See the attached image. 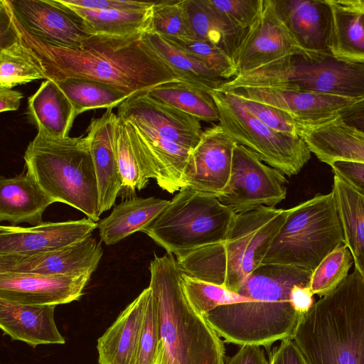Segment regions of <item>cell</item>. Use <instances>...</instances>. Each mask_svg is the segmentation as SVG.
<instances>
[{
    "label": "cell",
    "mask_w": 364,
    "mask_h": 364,
    "mask_svg": "<svg viewBox=\"0 0 364 364\" xmlns=\"http://www.w3.org/2000/svg\"><path fill=\"white\" fill-rule=\"evenodd\" d=\"M332 9L331 51L336 58L364 63L363 14L345 7L336 0H328Z\"/></svg>",
    "instance_id": "cell-32"
},
{
    "label": "cell",
    "mask_w": 364,
    "mask_h": 364,
    "mask_svg": "<svg viewBox=\"0 0 364 364\" xmlns=\"http://www.w3.org/2000/svg\"><path fill=\"white\" fill-rule=\"evenodd\" d=\"M329 166L334 176L364 196V163L337 161Z\"/></svg>",
    "instance_id": "cell-45"
},
{
    "label": "cell",
    "mask_w": 364,
    "mask_h": 364,
    "mask_svg": "<svg viewBox=\"0 0 364 364\" xmlns=\"http://www.w3.org/2000/svg\"><path fill=\"white\" fill-rule=\"evenodd\" d=\"M338 118L345 124L364 132V99L341 110Z\"/></svg>",
    "instance_id": "cell-49"
},
{
    "label": "cell",
    "mask_w": 364,
    "mask_h": 364,
    "mask_svg": "<svg viewBox=\"0 0 364 364\" xmlns=\"http://www.w3.org/2000/svg\"><path fill=\"white\" fill-rule=\"evenodd\" d=\"M15 38V37H14ZM47 77L28 48L15 41L1 48L0 87H14Z\"/></svg>",
    "instance_id": "cell-36"
},
{
    "label": "cell",
    "mask_w": 364,
    "mask_h": 364,
    "mask_svg": "<svg viewBox=\"0 0 364 364\" xmlns=\"http://www.w3.org/2000/svg\"><path fill=\"white\" fill-rule=\"evenodd\" d=\"M269 364H307L291 338L282 341L269 354Z\"/></svg>",
    "instance_id": "cell-46"
},
{
    "label": "cell",
    "mask_w": 364,
    "mask_h": 364,
    "mask_svg": "<svg viewBox=\"0 0 364 364\" xmlns=\"http://www.w3.org/2000/svg\"><path fill=\"white\" fill-rule=\"evenodd\" d=\"M1 11L15 38L28 48L47 79H92L111 85L130 97L161 85L183 81L149 47L144 33L93 35L78 49L55 48L24 30L4 0Z\"/></svg>",
    "instance_id": "cell-1"
},
{
    "label": "cell",
    "mask_w": 364,
    "mask_h": 364,
    "mask_svg": "<svg viewBox=\"0 0 364 364\" xmlns=\"http://www.w3.org/2000/svg\"><path fill=\"white\" fill-rule=\"evenodd\" d=\"M91 275L0 273V299L26 305L69 304L80 299Z\"/></svg>",
    "instance_id": "cell-18"
},
{
    "label": "cell",
    "mask_w": 364,
    "mask_h": 364,
    "mask_svg": "<svg viewBox=\"0 0 364 364\" xmlns=\"http://www.w3.org/2000/svg\"><path fill=\"white\" fill-rule=\"evenodd\" d=\"M287 183L283 173L237 143L228 184L217 198L236 214L262 206L275 208L286 198Z\"/></svg>",
    "instance_id": "cell-11"
},
{
    "label": "cell",
    "mask_w": 364,
    "mask_h": 364,
    "mask_svg": "<svg viewBox=\"0 0 364 364\" xmlns=\"http://www.w3.org/2000/svg\"><path fill=\"white\" fill-rule=\"evenodd\" d=\"M194 37L221 49L234 61L249 29L235 26L208 0H183Z\"/></svg>",
    "instance_id": "cell-28"
},
{
    "label": "cell",
    "mask_w": 364,
    "mask_h": 364,
    "mask_svg": "<svg viewBox=\"0 0 364 364\" xmlns=\"http://www.w3.org/2000/svg\"><path fill=\"white\" fill-rule=\"evenodd\" d=\"M102 255V242L91 235L58 250L32 255H0V273L48 276L92 274Z\"/></svg>",
    "instance_id": "cell-15"
},
{
    "label": "cell",
    "mask_w": 364,
    "mask_h": 364,
    "mask_svg": "<svg viewBox=\"0 0 364 364\" xmlns=\"http://www.w3.org/2000/svg\"><path fill=\"white\" fill-rule=\"evenodd\" d=\"M236 144L220 124L204 130L188 157L183 188L218 197L229 182Z\"/></svg>",
    "instance_id": "cell-13"
},
{
    "label": "cell",
    "mask_w": 364,
    "mask_h": 364,
    "mask_svg": "<svg viewBox=\"0 0 364 364\" xmlns=\"http://www.w3.org/2000/svg\"><path fill=\"white\" fill-rule=\"evenodd\" d=\"M225 364H269V363L262 347L242 346Z\"/></svg>",
    "instance_id": "cell-47"
},
{
    "label": "cell",
    "mask_w": 364,
    "mask_h": 364,
    "mask_svg": "<svg viewBox=\"0 0 364 364\" xmlns=\"http://www.w3.org/2000/svg\"><path fill=\"white\" fill-rule=\"evenodd\" d=\"M147 32L164 38L194 37L183 0L156 1Z\"/></svg>",
    "instance_id": "cell-40"
},
{
    "label": "cell",
    "mask_w": 364,
    "mask_h": 364,
    "mask_svg": "<svg viewBox=\"0 0 364 364\" xmlns=\"http://www.w3.org/2000/svg\"><path fill=\"white\" fill-rule=\"evenodd\" d=\"M225 91L279 109L304 128H314L333 121L341 110L359 100L278 87L245 86Z\"/></svg>",
    "instance_id": "cell-14"
},
{
    "label": "cell",
    "mask_w": 364,
    "mask_h": 364,
    "mask_svg": "<svg viewBox=\"0 0 364 364\" xmlns=\"http://www.w3.org/2000/svg\"><path fill=\"white\" fill-rule=\"evenodd\" d=\"M219 114V124L239 144L252 151L263 162L291 176L311 158L300 136L276 132L257 118L232 91L209 92Z\"/></svg>",
    "instance_id": "cell-10"
},
{
    "label": "cell",
    "mask_w": 364,
    "mask_h": 364,
    "mask_svg": "<svg viewBox=\"0 0 364 364\" xmlns=\"http://www.w3.org/2000/svg\"><path fill=\"white\" fill-rule=\"evenodd\" d=\"M274 9L298 45L306 50L331 51L332 9L328 0H272Z\"/></svg>",
    "instance_id": "cell-20"
},
{
    "label": "cell",
    "mask_w": 364,
    "mask_h": 364,
    "mask_svg": "<svg viewBox=\"0 0 364 364\" xmlns=\"http://www.w3.org/2000/svg\"><path fill=\"white\" fill-rule=\"evenodd\" d=\"M236 215L217 197L184 188L142 232L177 257L225 240Z\"/></svg>",
    "instance_id": "cell-9"
},
{
    "label": "cell",
    "mask_w": 364,
    "mask_h": 364,
    "mask_svg": "<svg viewBox=\"0 0 364 364\" xmlns=\"http://www.w3.org/2000/svg\"><path fill=\"white\" fill-rule=\"evenodd\" d=\"M88 218L61 222H42L31 226L1 225L0 255H24L63 248L82 240L97 228Z\"/></svg>",
    "instance_id": "cell-16"
},
{
    "label": "cell",
    "mask_w": 364,
    "mask_h": 364,
    "mask_svg": "<svg viewBox=\"0 0 364 364\" xmlns=\"http://www.w3.org/2000/svg\"><path fill=\"white\" fill-rule=\"evenodd\" d=\"M153 364H162V349L161 341H159L157 353Z\"/></svg>",
    "instance_id": "cell-52"
},
{
    "label": "cell",
    "mask_w": 364,
    "mask_h": 364,
    "mask_svg": "<svg viewBox=\"0 0 364 364\" xmlns=\"http://www.w3.org/2000/svg\"><path fill=\"white\" fill-rule=\"evenodd\" d=\"M62 3L83 19L91 36H126L144 33L149 31L154 7L141 11L93 10Z\"/></svg>",
    "instance_id": "cell-31"
},
{
    "label": "cell",
    "mask_w": 364,
    "mask_h": 364,
    "mask_svg": "<svg viewBox=\"0 0 364 364\" xmlns=\"http://www.w3.org/2000/svg\"><path fill=\"white\" fill-rule=\"evenodd\" d=\"M23 159L26 172L55 202L99 221L97 183L85 137L55 138L38 132Z\"/></svg>",
    "instance_id": "cell-6"
},
{
    "label": "cell",
    "mask_w": 364,
    "mask_h": 364,
    "mask_svg": "<svg viewBox=\"0 0 364 364\" xmlns=\"http://www.w3.org/2000/svg\"><path fill=\"white\" fill-rule=\"evenodd\" d=\"M56 203L26 172L11 178H0V221L11 225L43 222V214Z\"/></svg>",
    "instance_id": "cell-24"
},
{
    "label": "cell",
    "mask_w": 364,
    "mask_h": 364,
    "mask_svg": "<svg viewBox=\"0 0 364 364\" xmlns=\"http://www.w3.org/2000/svg\"><path fill=\"white\" fill-rule=\"evenodd\" d=\"M341 6L364 14V0H336Z\"/></svg>",
    "instance_id": "cell-51"
},
{
    "label": "cell",
    "mask_w": 364,
    "mask_h": 364,
    "mask_svg": "<svg viewBox=\"0 0 364 364\" xmlns=\"http://www.w3.org/2000/svg\"><path fill=\"white\" fill-rule=\"evenodd\" d=\"M146 94L152 99L177 108L200 121L219 122L218 108L209 92L186 82L161 85Z\"/></svg>",
    "instance_id": "cell-33"
},
{
    "label": "cell",
    "mask_w": 364,
    "mask_h": 364,
    "mask_svg": "<svg viewBox=\"0 0 364 364\" xmlns=\"http://www.w3.org/2000/svg\"><path fill=\"white\" fill-rule=\"evenodd\" d=\"M169 201L153 196H134L114 205L110 214L98 221L100 241L106 245H112L134 232H142Z\"/></svg>",
    "instance_id": "cell-26"
},
{
    "label": "cell",
    "mask_w": 364,
    "mask_h": 364,
    "mask_svg": "<svg viewBox=\"0 0 364 364\" xmlns=\"http://www.w3.org/2000/svg\"><path fill=\"white\" fill-rule=\"evenodd\" d=\"M291 339L307 364H364V277L354 269L315 302Z\"/></svg>",
    "instance_id": "cell-3"
},
{
    "label": "cell",
    "mask_w": 364,
    "mask_h": 364,
    "mask_svg": "<svg viewBox=\"0 0 364 364\" xmlns=\"http://www.w3.org/2000/svg\"><path fill=\"white\" fill-rule=\"evenodd\" d=\"M151 290L144 289L98 338L100 364L134 363Z\"/></svg>",
    "instance_id": "cell-23"
},
{
    "label": "cell",
    "mask_w": 364,
    "mask_h": 364,
    "mask_svg": "<svg viewBox=\"0 0 364 364\" xmlns=\"http://www.w3.org/2000/svg\"><path fill=\"white\" fill-rule=\"evenodd\" d=\"M56 306L26 305L0 299V328L14 341L33 348L64 344L54 319Z\"/></svg>",
    "instance_id": "cell-22"
},
{
    "label": "cell",
    "mask_w": 364,
    "mask_h": 364,
    "mask_svg": "<svg viewBox=\"0 0 364 364\" xmlns=\"http://www.w3.org/2000/svg\"><path fill=\"white\" fill-rule=\"evenodd\" d=\"M237 95L250 112L272 129L285 134L301 136L305 128L288 113Z\"/></svg>",
    "instance_id": "cell-42"
},
{
    "label": "cell",
    "mask_w": 364,
    "mask_h": 364,
    "mask_svg": "<svg viewBox=\"0 0 364 364\" xmlns=\"http://www.w3.org/2000/svg\"><path fill=\"white\" fill-rule=\"evenodd\" d=\"M301 137L317 159L364 163V132L345 124L338 117L321 126L305 128Z\"/></svg>",
    "instance_id": "cell-25"
},
{
    "label": "cell",
    "mask_w": 364,
    "mask_h": 364,
    "mask_svg": "<svg viewBox=\"0 0 364 364\" xmlns=\"http://www.w3.org/2000/svg\"><path fill=\"white\" fill-rule=\"evenodd\" d=\"M290 301L295 311L303 316L314 304V294L309 285L296 284L291 290Z\"/></svg>",
    "instance_id": "cell-48"
},
{
    "label": "cell",
    "mask_w": 364,
    "mask_h": 364,
    "mask_svg": "<svg viewBox=\"0 0 364 364\" xmlns=\"http://www.w3.org/2000/svg\"><path fill=\"white\" fill-rule=\"evenodd\" d=\"M159 341V311L157 303L151 289L146 307L138 349L133 364H153Z\"/></svg>",
    "instance_id": "cell-41"
},
{
    "label": "cell",
    "mask_w": 364,
    "mask_h": 364,
    "mask_svg": "<svg viewBox=\"0 0 364 364\" xmlns=\"http://www.w3.org/2000/svg\"><path fill=\"white\" fill-rule=\"evenodd\" d=\"M345 244L332 191L289 209L262 264L294 266L313 271L330 252Z\"/></svg>",
    "instance_id": "cell-8"
},
{
    "label": "cell",
    "mask_w": 364,
    "mask_h": 364,
    "mask_svg": "<svg viewBox=\"0 0 364 364\" xmlns=\"http://www.w3.org/2000/svg\"><path fill=\"white\" fill-rule=\"evenodd\" d=\"M65 4L93 10L141 11L151 9L155 2L131 0H61Z\"/></svg>",
    "instance_id": "cell-44"
},
{
    "label": "cell",
    "mask_w": 364,
    "mask_h": 364,
    "mask_svg": "<svg viewBox=\"0 0 364 364\" xmlns=\"http://www.w3.org/2000/svg\"><path fill=\"white\" fill-rule=\"evenodd\" d=\"M6 3L24 30L46 45L78 49L91 36L83 19L60 0H11Z\"/></svg>",
    "instance_id": "cell-12"
},
{
    "label": "cell",
    "mask_w": 364,
    "mask_h": 364,
    "mask_svg": "<svg viewBox=\"0 0 364 364\" xmlns=\"http://www.w3.org/2000/svg\"><path fill=\"white\" fill-rule=\"evenodd\" d=\"M143 38L149 47L183 81L206 91L220 88L225 82L205 63L170 44L155 33Z\"/></svg>",
    "instance_id": "cell-30"
},
{
    "label": "cell",
    "mask_w": 364,
    "mask_h": 364,
    "mask_svg": "<svg viewBox=\"0 0 364 364\" xmlns=\"http://www.w3.org/2000/svg\"><path fill=\"white\" fill-rule=\"evenodd\" d=\"M299 48L279 17L272 0H263L260 14L249 28L234 60L238 75L287 56Z\"/></svg>",
    "instance_id": "cell-17"
},
{
    "label": "cell",
    "mask_w": 364,
    "mask_h": 364,
    "mask_svg": "<svg viewBox=\"0 0 364 364\" xmlns=\"http://www.w3.org/2000/svg\"><path fill=\"white\" fill-rule=\"evenodd\" d=\"M164 38V37H163ZM176 48L196 58L229 81L238 75L235 62L221 49L196 37L164 38Z\"/></svg>",
    "instance_id": "cell-39"
},
{
    "label": "cell",
    "mask_w": 364,
    "mask_h": 364,
    "mask_svg": "<svg viewBox=\"0 0 364 364\" xmlns=\"http://www.w3.org/2000/svg\"><path fill=\"white\" fill-rule=\"evenodd\" d=\"M311 271L280 264H262L237 293L250 300L220 306L204 316L228 343L269 349L278 341L292 338L301 316L291 306L296 284L309 285Z\"/></svg>",
    "instance_id": "cell-2"
},
{
    "label": "cell",
    "mask_w": 364,
    "mask_h": 364,
    "mask_svg": "<svg viewBox=\"0 0 364 364\" xmlns=\"http://www.w3.org/2000/svg\"><path fill=\"white\" fill-rule=\"evenodd\" d=\"M335 204L355 269L364 277V196L334 176L332 186Z\"/></svg>",
    "instance_id": "cell-29"
},
{
    "label": "cell",
    "mask_w": 364,
    "mask_h": 364,
    "mask_svg": "<svg viewBox=\"0 0 364 364\" xmlns=\"http://www.w3.org/2000/svg\"><path fill=\"white\" fill-rule=\"evenodd\" d=\"M55 82L70 101L76 117L88 110L112 109L130 97L111 85L92 79L72 77Z\"/></svg>",
    "instance_id": "cell-34"
},
{
    "label": "cell",
    "mask_w": 364,
    "mask_h": 364,
    "mask_svg": "<svg viewBox=\"0 0 364 364\" xmlns=\"http://www.w3.org/2000/svg\"><path fill=\"white\" fill-rule=\"evenodd\" d=\"M115 149L122 184L119 196L124 199L134 197L136 191L146 187L150 178L132 146L126 122L119 115L115 129Z\"/></svg>",
    "instance_id": "cell-35"
},
{
    "label": "cell",
    "mask_w": 364,
    "mask_h": 364,
    "mask_svg": "<svg viewBox=\"0 0 364 364\" xmlns=\"http://www.w3.org/2000/svg\"><path fill=\"white\" fill-rule=\"evenodd\" d=\"M362 19H363V26H364V14H363Z\"/></svg>",
    "instance_id": "cell-53"
},
{
    "label": "cell",
    "mask_w": 364,
    "mask_h": 364,
    "mask_svg": "<svg viewBox=\"0 0 364 364\" xmlns=\"http://www.w3.org/2000/svg\"><path fill=\"white\" fill-rule=\"evenodd\" d=\"M353 264L345 244L330 252L311 272L309 287L314 295L323 297L333 291L348 277Z\"/></svg>",
    "instance_id": "cell-38"
},
{
    "label": "cell",
    "mask_w": 364,
    "mask_h": 364,
    "mask_svg": "<svg viewBox=\"0 0 364 364\" xmlns=\"http://www.w3.org/2000/svg\"><path fill=\"white\" fill-rule=\"evenodd\" d=\"M28 106L38 132L55 138L69 136L76 117L75 109L54 80H45L28 99Z\"/></svg>",
    "instance_id": "cell-27"
},
{
    "label": "cell",
    "mask_w": 364,
    "mask_h": 364,
    "mask_svg": "<svg viewBox=\"0 0 364 364\" xmlns=\"http://www.w3.org/2000/svg\"><path fill=\"white\" fill-rule=\"evenodd\" d=\"M235 26L249 29L257 19L263 0H208Z\"/></svg>",
    "instance_id": "cell-43"
},
{
    "label": "cell",
    "mask_w": 364,
    "mask_h": 364,
    "mask_svg": "<svg viewBox=\"0 0 364 364\" xmlns=\"http://www.w3.org/2000/svg\"><path fill=\"white\" fill-rule=\"evenodd\" d=\"M23 94L9 88L0 87V112L18 110Z\"/></svg>",
    "instance_id": "cell-50"
},
{
    "label": "cell",
    "mask_w": 364,
    "mask_h": 364,
    "mask_svg": "<svg viewBox=\"0 0 364 364\" xmlns=\"http://www.w3.org/2000/svg\"><path fill=\"white\" fill-rule=\"evenodd\" d=\"M288 214L265 206L237 214L225 240L176 257L178 264L187 275L237 293L262 264Z\"/></svg>",
    "instance_id": "cell-5"
},
{
    "label": "cell",
    "mask_w": 364,
    "mask_h": 364,
    "mask_svg": "<svg viewBox=\"0 0 364 364\" xmlns=\"http://www.w3.org/2000/svg\"><path fill=\"white\" fill-rule=\"evenodd\" d=\"M117 120V114L107 110L91 121L85 136L95 168L100 215L113 208L122 186L115 149Z\"/></svg>",
    "instance_id": "cell-21"
},
{
    "label": "cell",
    "mask_w": 364,
    "mask_h": 364,
    "mask_svg": "<svg viewBox=\"0 0 364 364\" xmlns=\"http://www.w3.org/2000/svg\"><path fill=\"white\" fill-rule=\"evenodd\" d=\"M149 270L159 311L162 364H225L224 341L188 302L173 255L154 254Z\"/></svg>",
    "instance_id": "cell-4"
},
{
    "label": "cell",
    "mask_w": 364,
    "mask_h": 364,
    "mask_svg": "<svg viewBox=\"0 0 364 364\" xmlns=\"http://www.w3.org/2000/svg\"><path fill=\"white\" fill-rule=\"evenodd\" d=\"M182 287L190 304L203 316L220 306L250 300L224 287L191 277L183 272Z\"/></svg>",
    "instance_id": "cell-37"
},
{
    "label": "cell",
    "mask_w": 364,
    "mask_h": 364,
    "mask_svg": "<svg viewBox=\"0 0 364 364\" xmlns=\"http://www.w3.org/2000/svg\"><path fill=\"white\" fill-rule=\"evenodd\" d=\"M146 93L132 96L121 103L118 106L117 115L124 119H137L164 139L192 151L199 143L203 132L201 121L152 99Z\"/></svg>",
    "instance_id": "cell-19"
},
{
    "label": "cell",
    "mask_w": 364,
    "mask_h": 364,
    "mask_svg": "<svg viewBox=\"0 0 364 364\" xmlns=\"http://www.w3.org/2000/svg\"><path fill=\"white\" fill-rule=\"evenodd\" d=\"M245 86L278 87L364 99V63H351L331 51L297 49L293 53L226 81L220 90Z\"/></svg>",
    "instance_id": "cell-7"
}]
</instances>
